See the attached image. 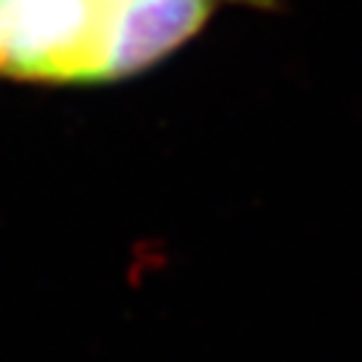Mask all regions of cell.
<instances>
[{
	"instance_id": "1",
	"label": "cell",
	"mask_w": 362,
	"mask_h": 362,
	"mask_svg": "<svg viewBox=\"0 0 362 362\" xmlns=\"http://www.w3.org/2000/svg\"><path fill=\"white\" fill-rule=\"evenodd\" d=\"M215 8L218 0H0V78H129L194 38Z\"/></svg>"
}]
</instances>
